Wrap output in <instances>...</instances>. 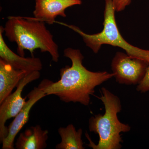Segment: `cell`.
<instances>
[{"instance_id":"7c38bea8","label":"cell","mask_w":149,"mask_h":149,"mask_svg":"<svg viewBox=\"0 0 149 149\" xmlns=\"http://www.w3.org/2000/svg\"><path fill=\"white\" fill-rule=\"evenodd\" d=\"M58 133L61 139L59 143L56 146V149H84L82 140L83 130L79 128L76 130L72 124L65 127H60Z\"/></svg>"},{"instance_id":"9c48e42d","label":"cell","mask_w":149,"mask_h":149,"mask_svg":"<svg viewBox=\"0 0 149 149\" xmlns=\"http://www.w3.org/2000/svg\"><path fill=\"white\" fill-rule=\"evenodd\" d=\"M4 29L0 27V58L2 59L15 69L23 70L27 74L35 71H40L42 68L41 60L38 58H24L15 53L7 45L3 38Z\"/></svg>"},{"instance_id":"52a82bcc","label":"cell","mask_w":149,"mask_h":149,"mask_svg":"<svg viewBox=\"0 0 149 149\" xmlns=\"http://www.w3.org/2000/svg\"><path fill=\"white\" fill-rule=\"evenodd\" d=\"M47 96L42 87L40 84L35 87L27 95L28 100L21 110L15 117L8 127L7 136L1 142L2 149H14V141L17 135L28 121L29 113L32 107L44 97Z\"/></svg>"},{"instance_id":"ba28073f","label":"cell","mask_w":149,"mask_h":149,"mask_svg":"<svg viewBox=\"0 0 149 149\" xmlns=\"http://www.w3.org/2000/svg\"><path fill=\"white\" fill-rule=\"evenodd\" d=\"M82 3L81 0H36L33 14L37 20L53 24L57 17H66L67 8Z\"/></svg>"},{"instance_id":"8fae6325","label":"cell","mask_w":149,"mask_h":149,"mask_svg":"<svg viewBox=\"0 0 149 149\" xmlns=\"http://www.w3.org/2000/svg\"><path fill=\"white\" fill-rule=\"evenodd\" d=\"M49 133L48 130H43L40 125L31 126L19 134L15 143V148H46Z\"/></svg>"},{"instance_id":"6da1fadb","label":"cell","mask_w":149,"mask_h":149,"mask_svg":"<svg viewBox=\"0 0 149 149\" xmlns=\"http://www.w3.org/2000/svg\"><path fill=\"white\" fill-rule=\"evenodd\" d=\"M64 56L72 62L60 70V79L56 82L44 80L40 84L47 95H54L65 103H79L88 106L95 88L114 77L107 71L93 72L83 65L84 57L80 50L67 48Z\"/></svg>"},{"instance_id":"7a4b0ae2","label":"cell","mask_w":149,"mask_h":149,"mask_svg":"<svg viewBox=\"0 0 149 149\" xmlns=\"http://www.w3.org/2000/svg\"><path fill=\"white\" fill-rule=\"evenodd\" d=\"M4 29L9 40L16 43L19 55L24 57V50L32 55L35 50L40 49L42 52L49 53L53 61L58 62V46L44 22L35 17H9Z\"/></svg>"},{"instance_id":"3957f363","label":"cell","mask_w":149,"mask_h":149,"mask_svg":"<svg viewBox=\"0 0 149 149\" xmlns=\"http://www.w3.org/2000/svg\"><path fill=\"white\" fill-rule=\"evenodd\" d=\"M100 91L101 95L98 98L104 104V113L95 115L88 121L90 132L98 135L100 139L98 144H95L86 133L88 146L93 149H121L123 141L120 133L129 132L131 127L118 120L117 114L122 110L119 98L104 87Z\"/></svg>"},{"instance_id":"30bf717a","label":"cell","mask_w":149,"mask_h":149,"mask_svg":"<svg viewBox=\"0 0 149 149\" xmlns=\"http://www.w3.org/2000/svg\"><path fill=\"white\" fill-rule=\"evenodd\" d=\"M27 74L25 71L15 69L0 58V104L11 94L14 88Z\"/></svg>"},{"instance_id":"8992f818","label":"cell","mask_w":149,"mask_h":149,"mask_svg":"<svg viewBox=\"0 0 149 149\" xmlns=\"http://www.w3.org/2000/svg\"><path fill=\"white\" fill-rule=\"evenodd\" d=\"M40 71L27 74L19 82L16 91L7 97L0 104V141H2L7 136L8 127L6 126L7 120L15 117L26 103V98L22 97V93L27 84L39 79Z\"/></svg>"},{"instance_id":"5bb4252c","label":"cell","mask_w":149,"mask_h":149,"mask_svg":"<svg viewBox=\"0 0 149 149\" xmlns=\"http://www.w3.org/2000/svg\"><path fill=\"white\" fill-rule=\"evenodd\" d=\"M116 11L117 12L123 11L126 7L130 5L131 0H112Z\"/></svg>"},{"instance_id":"5b68a950","label":"cell","mask_w":149,"mask_h":149,"mask_svg":"<svg viewBox=\"0 0 149 149\" xmlns=\"http://www.w3.org/2000/svg\"><path fill=\"white\" fill-rule=\"evenodd\" d=\"M149 62L117 52L112 60L111 69L117 83L138 85L143 77Z\"/></svg>"},{"instance_id":"277c9868","label":"cell","mask_w":149,"mask_h":149,"mask_svg":"<svg viewBox=\"0 0 149 149\" xmlns=\"http://www.w3.org/2000/svg\"><path fill=\"white\" fill-rule=\"evenodd\" d=\"M103 29L100 33L88 34L73 25H66L83 38L85 45L95 54L98 53L102 45H108L124 50L128 55L149 62V50H144L129 44L119 32L115 18L116 10L112 0H105Z\"/></svg>"},{"instance_id":"4fadbf2b","label":"cell","mask_w":149,"mask_h":149,"mask_svg":"<svg viewBox=\"0 0 149 149\" xmlns=\"http://www.w3.org/2000/svg\"><path fill=\"white\" fill-rule=\"evenodd\" d=\"M136 90L141 93L149 92V65L147 68L143 79L137 85Z\"/></svg>"}]
</instances>
